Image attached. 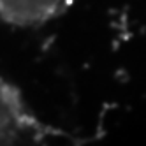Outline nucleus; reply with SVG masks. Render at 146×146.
<instances>
[{
  "label": "nucleus",
  "mask_w": 146,
  "mask_h": 146,
  "mask_svg": "<svg viewBox=\"0 0 146 146\" xmlns=\"http://www.w3.org/2000/svg\"><path fill=\"white\" fill-rule=\"evenodd\" d=\"M55 130L37 116L11 81L0 74V144H39Z\"/></svg>",
  "instance_id": "1"
},
{
  "label": "nucleus",
  "mask_w": 146,
  "mask_h": 146,
  "mask_svg": "<svg viewBox=\"0 0 146 146\" xmlns=\"http://www.w3.org/2000/svg\"><path fill=\"white\" fill-rule=\"evenodd\" d=\"M74 0H0V19L18 28L42 27L62 16Z\"/></svg>",
  "instance_id": "2"
}]
</instances>
